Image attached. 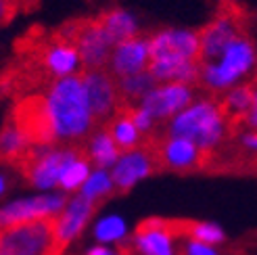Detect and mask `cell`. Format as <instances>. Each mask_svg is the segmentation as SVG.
<instances>
[{
	"mask_svg": "<svg viewBox=\"0 0 257 255\" xmlns=\"http://www.w3.org/2000/svg\"><path fill=\"white\" fill-rule=\"evenodd\" d=\"M184 255H217L211 245H205V243H197V240H190V243L184 247Z\"/></svg>",
	"mask_w": 257,
	"mask_h": 255,
	"instance_id": "26",
	"label": "cell"
},
{
	"mask_svg": "<svg viewBox=\"0 0 257 255\" xmlns=\"http://www.w3.org/2000/svg\"><path fill=\"white\" fill-rule=\"evenodd\" d=\"M249 30V15L238 0H220L213 17L199 28V65L220 61L236 36Z\"/></svg>",
	"mask_w": 257,
	"mask_h": 255,
	"instance_id": "3",
	"label": "cell"
},
{
	"mask_svg": "<svg viewBox=\"0 0 257 255\" xmlns=\"http://www.w3.org/2000/svg\"><path fill=\"white\" fill-rule=\"evenodd\" d=\"M102 128L111 134V138L115 140V145L119 147L121 153H130L138 149L140 143H143V134H140L132 117V107H127V105L117 107L113 117L102 123Z\"/></svg>",
	"mask_w": 257,
	"mask_h": 255,
	"instance_id": "16",
	"label": "cell"
},
{
	"mask_svg": "<svg viewBox=\"0 0 257 255\" xmlns=\"http://www.w3.org/2000/svg\"><path fill=\"white\" fill-rule=\"evenodd\" d=\"M149 42L151 32L136 34L130 40L115 46L109 61V71L113 78H127L140 71H147L149 65Z\"/></svg>",
	"mask_w": 257,
	"mask_h": 255,
	"instance_id": "14",
	"label": "cell"
},
{
	"mask_svg": "<svg viewBox=\"0 0 257 255\" xmlns=\"http://www.w3.org/2000/svg\"><path fill=\"white\" fill-rule=\"evenodd\" d=\"M86 147L90 153V159L96 165V170H107L109 165H115L119 161L121 151L102 125H98L94 130V134L90 136V143H86Z\"/></svg>",
	"mask_w": 257,
	"mask_h": 255,
	"instance_id": "21",
	"label": "cell"
},
{
	"mask_svg": "<svg viewBox=\"0 0 257 255\" xmlns=\"http://www.w3.org/2000/svg\"><path fill=\"white\" fill-rule=\"evenodd\" d=\"M90 165H92V159H90V153L86 151L63 170L59 178V186L63 190H78L80 186H84L90 178Z\"/></svg>",
	"mask_w": 257,
	"mask_h": 255,
	"instance_id": "22",
	"label": "cell"
},
{
	"mask_svg": "<svg viewBox=\"0 0 257 255\" xmlns=\"http://www.w3.org/2000/svg\"><path fill=\"white\" fill-rule=\"evenodd\" d=\"M86 151H88L86 143L63 145V147H32L28 155L17 165V172L32 186L50 188L59 184L63 170Z\"/></svg>",
	"mask_w": 257,
	"mask_h": 255,
	"instance_id": "4",
	"label": "cell"
},
{
	"mask_svg": "<svg viewBox=\"0 0 257 255\" xmlns=\"http://www.w3.org/2000/svg\"><path fill=\"white\" fill-rule=\"evenodd\" d=\"M86 199H92V201H107L109 197L115 195V186L111 176L105 170H98L94 174H90V178L86 180V184L82 186V193Z\"/></svg>",
	"mask_w": 257,
	"mask_h": 255,
	"instance_id": "23",
	"label": "cell"
},
{
	"mask_svg": "<svg viewBox=\"0 0 257 255\" xmlns=\"http://www.w3.org/2000/svg\"><path fill=\"white\" fill-rule=\"evenodd\" d=\"M161 165L157 159V151L140 143L138 149L123 153L119 161L113 165L111 172V180L115 186V195H125L138 180H143L147 176L159 174Z\"/></svg>",
	"mask_w": 257,
	"mask_h": 255,
	"instance_id": "11",
	"label": "cell"
},
{
	"mask_svg": "<svg viewBox=\"0 0 257 255\" xmlns=\"http://www.w3.org/2000/svg\"><path fill=\"white\" fill-rule=\"evenodd\" d=\"M159 59H188L199 61V30L163 28L151 32L149 63Z\"/></svg>",
	"mask_w": 257,
	"mask_h": 255,
	"instance_id": "12",
	"label": "cell"
},
{
	"mask_svg": "<svg viewBox=\"0 0 257 255\" xmlns=\"http://www.w3.org/2000/svg\"><path fill=\"white\" fill-rule=\"evenodd\" d=\"M134 245L143 255H174L168 218H147L136 226Z\"/></svg>",
	"mask_w": 257,
	"mask_h": 255,
	"instance_id": "15",
	"label": "cell"
},
{
	"mask_svg": "<svg viewBox=\"0 0 257 255\" xmlns=\"http://www.w3.org/2000/svg\"><path fill=\"white\" fill-rule=\"evenodd\" d=\"M168 232L170 236H186L190 240L205 245H215L222 243L226 238L222 228L209 222H199V220H186V218H168Z\"/></svg>",
	"mask_w": 257,
	"mask_h": 255,
	"instance_id": "18",
	"label": "cell"
},
{
	"mask_svg": "<svg viewBox=\"0 0 257 255\" xmlns=\"http://www.w3.org/2000/svg\"><path fill=\"white\" fill-rule=\"evenodd\" d=\"M96 15H98L102 30H105L109 42L113 46H117V44H121L125 40H130V38H134L138 34L134 17L127 11H123L121 7L102 9L100 13H96Z\"/></svg>",
	"mask_w": 257,
	"mask_h": 255,
	"instance_id": "19",
	"label": "cell"
},
{
	"mask_svg": "<svg viewBox=\"0 0 257 255\" xmlns=\"http://www.w3.org/2000/svg\"><path fill=\"white\" fill-rule=\"evenodd\" d=\"M67 205H69V199L65 195H44V197L15 201L0 209V230L7 232L11 228L21 226V224L55 218Z\"/></svg>",
	"mask_w": 257,
	"mask_h": 255,
	"instance_id": "9",
	"label": "cell"
},
{
	"mask_svg": "<svg viewBox=\"0 0 257 255\" xmlns=\"http://www.w3.org/2000/svg\"><path fill=\"white\" fill-rule=\"evenodd\" d=\"M84 90H86V98L90 105V113H92V119L98 125H102L105 121H109L113 117V113L119 107V98H117V84L115 78L111 75L109 69H96V71H78Z\"/></svg>",
	"mask_w": 257,
	"mask_h": 255,
	"instance_id": "10",
	"label": "cell"
},
{
	"mask_svg": "<svg viewBox=\"0 0 257 255\" xmlns=\"http://www.w3.org/2000/svg\"><path fill=\"white\" fill-rule=\"evenodd\" d=\"M240 147L247 149V151H251V153H257V130L242 134V136H240Z\"/></svg>",
	"mask_w": 257,
	"mask_h": 255,
	"instance_id": "27",
	"label": "cell"
},
{
	"mask_svg": "<svg viewBox=\"0 0 257 255\" xmlns=\"http://www.w3.org/2000/svg\"><path fill=\"white\" fill-rule=\"evenodd\" d=\"M30 149H32V145L21 134L13 115L7 113L5 123L0 128V165H9V168L17 170V165L28 155Z\"/></svg>",
	"mask_w": 257,
	"mask_h": 255,
	"instance_id": "17",
	"label": "cell"
},
{
	"mask_svg": "<svg viewBox=\"0 0 257 255\" xmlns=\"http://www.w3.org/2000/svg\"><path fill=\"white\" fill-rule=\"evenodd\" d=\"M9 113L32 147H59L46 92H32L15 98Z\"/></svg>",
	"mask_w": 257,
	"mask_h": 255,
	"instance_id": "6",
	"label": "cell"
},
{
	"mask_svg": "<svg viewBox=\"0 0 257 255\" xmlns=\"http://www.w3.org/2000/svg\"><path fill=\"white\" fill-rule=\"evenodd\" d=\"M170 136L186 138L203 151H217L226 143V125L217 111V96L207 94L178 113L170 125H165Z\"/></svg>",
	"mask_w": 257,
	"mask_h": 255,
	"instance_id": "2",
	"label": "cell"
},
{
	"mask_svg": "<svg viewBox=\"0 0 257 255\" xmlns=\"http://www.w3.org/2000/svg\"><path fill=\"white\" fill-rule=\"evenodd\" d=\"M88 255H119L117 251H111L107 247H94V249H90Z\"/></svg>",
	"mask_w": 257,
	"mask_h": 255,
	"instance_id": "28",
	"label": "cell"
},
{
	"mask_svg": "<svg viewBox=\"0 0 257 255\" xmlns=\"http://www.w3.org/2000/svg\"><path fill=\"white\" fill-rule=\"evenodd\" d=\"M61 30L75 44L82 63V71H96L107 69L111 61L113 44L100 25L98 15H84L73 17L65 23H61Z\"/></svg>",
	"mask_w": 257,
	"mask_h": 255,
	"instance_id": "5",
	"label": "cell"
},
{
	"mask_svg": "<svg viewBox=\"0 0 257 255\" xmlns=\"http://www.w3.org/2000/svg\"><path fill=\"white\" fill-rule=\"evenodd\" d=\"M7 186H9V182H7V178L0 174V197H3L5 193H7Z\"/></svg>",
	"mask_w": 257,
	"mask_h": 255,
	"instance_id": "29",
	"label": "cell"
},
{
	"mask_svg": "<svg viewBox=\"0 0 257 255\" xmlns=\"http://www.w3.org/2000/svg\"><path fill=\"white\" fill-rule=\"evenodd\" d=\"M192 98H195L192 86L180 84V82H168L155 88L151 94H147L143 98V103H140V107L159 125V123H165L170 117H176L186 107H190Z\"/></svg>",
	"mask_w": 257,
	"mask_h": 255,
	"instance_id": "13",
	"label": "cell"
},
{
	"mask_svg": "<svg viewBox=\"0 0 257 255\" xmlns=\"http://www.w3.org/2000/svg\"><path fill=\"white\" fill-rule=\"evenodd\" d=\"M94 234L98 240H102V243H107V240H123L125 224L121 218L111 215V218H105V220L98 222V226L94 228Z\"/></svg>",
	"mask_w": 257,
	"mask_h": 255,
	"instance_id": "24",
	"label": "cell"
},
{
	"mask_svg": "<svg viewBox=\"0 0 257 255\" xmlns=\"http://www.w3.org/2000/svg\"><path fill=\"white\" fill-rule=\"evenodd\" d=\"M55 218L21 224L3 232L0 255H44L50 247V240H53Z\"/></svg>",
	"mask_w": 257,
	"mask_h": 255,
	"instance_id": "8",
	"label": "cell"
},
{
	"mask_svg": "<svg viewBox=\"0 0 257 255\" xmlns=\"http://www.w3.org/2000/svg\"><path fill=\"white\" fill-rule=\"evenodd\" d=\"M105 201H92L86 199L84 195H78L69 201V205L63 209L55 218V230H53V240L44 255H63L67 245L82 232V228L92 215L100 209Z\"/></svg>",
	"mask_w": 257,
	"mask_h": 255,
	"instance_id": "7",
	"label": "cell"
},
{
	"mask_svg": "<svg viewBox=\"0 0 257 255\" xmlns=\"http://www.w3.org/2000/svg\"><path fill=\"white\" fill-rule=\"evenodd\" d=\"M46 96L59 145H78L86 136L94 134L96 123L90 113L80 73H71L57 80L46 90Z\"/></svg>",
	"mask_w": 257,
	"mask_h": 255,
	"instance_id": "1",
	"label": "cell"
},
{
	"mask_svg": "<svg viewBox=\"0 0 257 255\" xmlns=\"http://www.w3.org/2000/svg\"><path fill=\"white\" fill-rule=\"evenodd\" d=\"M115 84H117L119 107H136V103H143V98L155 90L157 80L149 71H140L136 75H127V78H115Z\"/></svg>",
	"mask_w": 257,
	"mask_h": 255,
	"instance_id": "20",
	"label": "cell"
},
{
	"mask_svg": "<svg viewBox=\"0 0 257 255\" xmlns=\"http://www.w3.org/2000/svg\"><path fill=\"white\" fill-rule=\"evenodd\" d=\"M25 3H30V5H34V7H36V0H25Z\"/></svg>",
	"mask_w": 257,
	"mask_h": 255,
	"instance_id": "30",
	"label": "cell"
},
{
	"mask_svg": "<svg viewBox=\"0 0 257 255\" xmlns=\"http://www.w3.org/2000/svg\"><path fill=\"white\" fill-rule=\"evenodd\" d=\"M34 5H28L25 0H0V28L9 25L21 11H32Z\"/></svg>",
	"mask_w": 257,
	"mask_h": 255,
	"instance_id": "25",
	"label": "cell"
}]
</instances>
